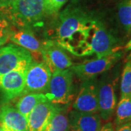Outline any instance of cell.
<instances>
[{"label":"cell","instance_id":"cell-12","mask_svg":"<svg viewBox=\"0 0 131 131\" xmlns=\"http://www.w3.org/2000/svg\"><path fill=\"white\" fill-rule=\"evenodd\" d=\"M0 127L4 131H28L27 118L8 103L0 106Z\"/></svg>","mask_w":131,"mask_h":131},{"label":"cell","instance_id":"cell-6","mask_svg":"<svg viewBox=\"0 0 131 131\" xmlns=\"http://www.w3.org/2000/svg\"><path fill=\"white\" fill-rule=\"evenodd\" d=\"M52 73L44 63L32 61L26 71L25 87L21 95L31 93H43L47 90Z\"/></svg>","mask_w":131,"mask_h":131},{"label":"cell","instance_id":"cell-20","mask_svg":"<svg viewBox=\"0 0 131 131\" xmlns=\"http://www.w3.org/2000/svg\"><path fill=\"white\" fill-rule=\"evenodd\" d=\"M120 92L121 97L131 96V60L127 62L122 71Z\"/></svg>","mask_w":131,"mask_h":131},{"label":"cell","instance_id":"cell-4","mask_svg":"<svg viewBox=\"0 0 131 131\" xmlns=\"http://www.w3.org/2000/svg\"><path fill=\"white\" fill-rule=\"evenodd\" d=\"M73 74L70 69L58 70L52 74L45 95L53 104H67L73 97Z\"/></svg>","mask_w":131,"mask_h":131},{"label":"cell","instance_id":"cell-11","mask_svg":"<svg viewBox=\"0 0 131 131\" xmlns=\"http://www.w3.org/2000/svg\"><path fill=\"white\" fill-rule=\"evenodd\" d=\"M115 86V80L108 77H103L98 83L99 112L101 117L106 121L111 119L116 108Z\"/></svg>","mask_w":131,"mask_h":131},{"label":"cell","instance_id":"cell-14","mask_svg":"<svg viewBox=\"0 0 131 131\" xmlns=\"http://www.w3.org/2000/svg\"><path fill=\"white\" fill-rule=\"evenodd\" d=\"M70 131H99L101 117L98 113H84L72 111L69 117Z\"/></svg>","mask_w":131,"mask_h":131},{"label":"cell","instance_id":"cell-1","mask_svg":"<svg viewBox=\"0 0 131 131\" xmlns=\"http://www.w3.org/2000/svg\"><path fill=\"white\" fill-rule=\"evenodd\" d=\"M116 39L100 21L91 19L69 42L66 50L75 56L101 57L119 51Z\"/></svg>","mask_w":131,"mask_h":131},{"label":"cell","instance_id":"cell-17","mask_svg":"<svg viewBox=\"0 0 131 131\" xmlns=\"http://www.w3.org/2000/svg\"><path fill=\"white\" fill-rule=\"evenodd\" d=\"M45 131H69V120L66 112L57 106Z\"/></svg>","mask_w":131,"mask_h":131},{"label":"cell","instance_id":"cell-18","mask_svg":"<svg viewBox=\"0 0 131 131\" xmlns=\"http://www.w3.org/2000/svg\"><path fill=\"white\" fill-rule=\"evenodd\" d=\"M128 122H131V96H124L117 105L115 122L119 126Z\"/></svg>","mask_w":131,"mask_h":131},{"label":"cell","instance_id":"cell-10","mask_svg":"<svg viewBox=\"0 0 131 131\" xmlns=\"http://www.w3.org/2000/svg\"><path fill=\"white\" fill-rule=\"evenodd\" d=\"M40 54L52 74L56 71L69 69L73 65L63 49L50 39L42 42Z\"/></svg>","mask_w":131,"mask_h":131},{"label":"cell","instance_id":"cell-21","mask_svg":"<svg viewBox=\"0 0 131 131\" xmlns=\"http://www.w3.org/2000/svg\"><path fill=\"white\" fill-rule=\"evenodd\" d=\"M10 32L11 29L7 22L5 20L0 19V46L5 45L9 40Z\"/></svg>","mask_w":131,"mask_h":131},{"label":"cell","instance_id":"cell-27","mask_svg":"<svg viewBox=\"0 0 131 131\" xmlns=\"http://www.w3.org/2000/svg\"><path fill=\"white\" fill-rule=\"evenodd\" d=\"M0 131H4V130H3V129H2V128L1 127H0Z\"/></svg>","mask_w":131,"mask_h":131},{"label":"cell","instance_id":"cell-3","mask_svg":"<svg viewBox=\"0 0 131 131\" xmlns=\"http://www.w3.org/2000/svg\"><path fill=\"white\" fill-rule=\"evenodd\" d=\"M5 12L15 24L22 27L37 25L48 15L45 0H15Z\"/></svg>","mask_w":131,"mask_h":131},{"label":"cell","instance_id":"cell-23","mask_svg":"<svg viewBox=\"0 0 131 131\" xmlns=\"http://www.w3.org/2000/svg\"><path fill=\"white\" fill-rule=\"evenodd\" d=\"M14 2L15 0H0V9L3 10L7 9Z\"/></svg>","mask_w":131,"mask_h":131},{"label":"cell","instance_id":"cell-8","mask_svg":"<svg viewBox=\"0 0 131 131\" xmlns=\"http://www.w3.org/2000/svg\"><path fill=\"white\" fill-rule=\"evenodd\" d=\"M75 111L84 113H98V82L95 78L84 80L73 104Z\"/></svg>","mask_w":131,"mask_h":131},{"label":"cell","instance_id":"cell-15","mask_svg":"<svg viewBox=\"0 0 131 131\" xmlns=\"http://www.w3.org/2000/svg\"><path fill=\"white\" fill-rule=\"evenodd\" d=\"M9 40L15 45L23 47L28 51L39 52L42 49V43L28 29H21L18 31H12L10 32Z\"/></svg>","mask_w":131,"mask_h":131},{"label":"cell","instance_id":"cell-7","mask_svg":"<svg viewBox=\"0 0 131 131\" xmlns=\"http://www.w3.org/2000/svg\"><path fill=\"white\" fill-rule=\"evenodd\" d=\"M30 52L16 45L0 48V77L20 67H28L32 62Z\"/></svg>","mask_w":131,"mask_h":131},{"label":"cell","instance_id":"cell-24","mask_svg":"<svg viewBox=\"0 0 131 131\" xmlns=\"http://www.w3.org/2000/svg\"><path fill=\"white\" fill-rule=\"evenodd\" d=\"M116 131H131V122H128L117 126Z\"/></svg>","mask_w":131,"mask_h":131},{"label":"cell","instance_id":"cell-16","mask_svg":"<svg viewBox=\"0 0 131 131\" xmlns=\"http://www.w3.org/2000/svg\"><path fill=\"white\" fill-rule=\"evenodd\" d=\"M47 101V98L43 93H31L21 95L15 105V108L24 117L28 118L29 114L37 104Z\"/></svg>","mask_w":131,"mask_h":131},{"label":"cell","instance_id":"cell-25","mask_svg":"<svg viewBox=\"0 0 131 131\" xmlns=\"http://www.w3.org/2000/svg\"><path fill=\"white\" fill-rule=\"evenodd\" d=\"M99 131H114V127H113L112 123L108 122L105 124L103 127H101Z\"/></svg>","mask_w":131,"mask_h":131},{"label":"cell","instance_id":"cell-19","mask_svg":"<svg viewBox=\"0 0 131 131\" xmlns=\"http://www.w3.org/2000/svg\"><path fill=\"white\" fill-rule=\"evenodd\" d=\"M118 18L120 24L127 31L131 28V0H125L119 6Z\"/></svg>","mask_w":131,"mask_h":131},{"label":"cell","instance_id":"cell-26","mask_svg":"<svg viewBox=\"0 0 131 131\" xmlns=\"http://www.w3.org/2000/svg\"><path fill=\"white\" fill-rule=\"evenodd\" d=\"M130 31H131V28H130ZM125 48H126V50H127V51L130 52V54H129V57H131V39H130V40L129 42L127 43L126 47H125Z\"/></svg>","mask_w":131,"mask_h":131},{"label":"cell","instance_id":"cell-9","mask_svg":"<svg viewBox=\"0 0 131 131\" xmlns=\"http://www.w3.org/2000/svg\"><path fill=\"white\" fill-rule=\"evenodd\" d=\"M28 67H20L0 77V92L5 102L21 96L25 87V75Z\"/></svg>","mask_w":131,"mask_h":131},{"label":"cell","instance_id":"cell-2","mask_svg":"<svg viewBox=\"0 0 131 131\" xmlns=\"http://www.w3.org/2000/svg\"><path fill=\"white\" fill-rule=\"evenodd\" d=\"M91 18L80 9H67L61 13L54 28L48 32L50 39L63 47L90 20Z\"/></svg>","mask_w":131,"mask_h":131},{"label":"cell","instance_id":"cell-5","mask_svg":"<svg viewBox=\"0 0 131 131\" xmlns=\"http://www.w3.org/2000/svg\"><path fill=\"white\" fill-rule=\"evenodd\" d=\"M122 56V52L117 51L107 56L95 57L93 59L72 65L70 69L81 80L95 78L98 74L108 71L117 61L121 59Z\"/></svg>","mask_w":131,"mask_h":131},{"label":"cell","instance_id":"cell-22","mask_svg":"<svg viewBox=\"0 0 131 131\" xmlns=\"http://www.w3.org/2000/svg\"><path fill=\"white\" fill-rule=\"evenodd\" d=\"M68 0H45L48 15L57 13Z\"/></svg>","mask_w":131,"mask_h":131},{"label":"cell","instance_id":"cell-13","mask_svg":"<svg viewBox=\"0 0 131 131\" xmlns=\"http://www.w3.org/2000/svg\"><path fill=\"white\" fill-rule=\"evenodd\" d=\"M56 106L49 101L37 104L29 114L28 131H45L56 109Z\"/></svg>","mask_w":131,"mask_h":131}]
</instances>
